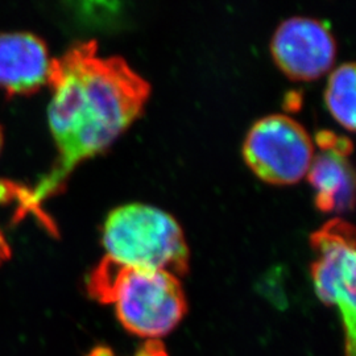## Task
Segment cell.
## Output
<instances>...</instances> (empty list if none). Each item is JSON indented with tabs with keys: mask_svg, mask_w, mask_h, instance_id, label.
<instances>
[{
	"mask_svg": "<svg viewBox=\"0 0 356 356\" xmlns=\"http://www.w3.org/2000/svg\"><path fill=\"white\" fill-rule=\"evenodd\" d=\"M49 126L58 156L29 191H16L19 211L40 216L79 163L103 152L141 114L151 86L123 57L98 54L95 41L76 42L51 60Z\"/></svg>",
	"mask_w": 356,
	"mask_h": 356,
	"instance_id": "cell-1",
	"label": "cell"
},
{
	"mask_svg": "<svg viewBox=\"0 0 356 356\" xmlns=\"http://www.w3.org/2000/svg\"><path fill=\"white\" fill-rule=\"evenodd\" d=\"M88 291L97 301L114 305L124 329L143 338L169 334L188 310L185 293L175 275L122 266L106 256L90 273Z\"/></svg>",
	"mask_w": 356,
	"mask_h": 356,
	"instance_id": "cell-2",
	"label": "cell"
},
{
	"mask_svg": "<svg viewBox=\"0 0 356 356\" xmlns=\"http://www.w3.org/2000/svg\"><path fill=\"white\" fill-rule=\"evenodd\" d=\"M106 257L127 267L182 276L189 269V248L177 220L151 204L114 209L103 226Z\"/></svg>",
	"mask_w": 356,
	"mask_h": 356,
	"instance_id": "cell-3",
	"label": "cell"
},
{
	"mask_svg": "<svg viewBox=\"0 0 356 356\" xmlns=\"http://www.w3.org/2000/svg\"><path fill=\"white\" fill-rule=\"evenodd\" d=\"M314 153L305 127L282 114L259 119L243 144L244 160L254 175L275 185H291L305 177Z\"/></svg>",
	"mask_w": 356,
	"mask_h": 356,
	"instance_id": "cell-4",
	"label": "cell"
},
{
	"mask_svg": "<svg viewBox=\"0 0 356 356\" xmlns=\"http://www.w3.org/2000/svg\"><path fill=\"white\" fill-rule=\"evenodd\" d=\"M317 259L312 266L314 288L322 302L338 306L346 325L354 335L355 323V229L341 218H335L310 236Z\"/></svg>",
	"mask_w": 356,
	"mask_h": 356,
	"instance_id": "cell-5",
	"label": "cell"
},
{
	"mask_svg": "<svg viewBox=\"0 0 356 356\" xmlns=\"http://www.w3.org/2000/svg\"><path fill=\"white\" fill-rule=\"evenodd\" d=\"M272 56L288 76L316 79L332 67L337 42L330 28L318 19L294 16L284 20L272 38Z\"/></svg>",
	"mask_w": 356,
	"mask_h": 356,
	"instance_id": "cell-6",
	"label": "cell"
},
{
	"mask_svg": "<svg viewBox=\"0 0 356 356\" xmlns=\"http://www.w3.org/2000/svg\"><path fill=\"white\" fill-rule=\"evenodd\" d=\"M317 143L321 151L314 153L306 175L316 191V204L326 213L348 211L354 204V172L348 161L353 144L329 131L319 132Z\"/></svg>",
	"mask_w": 356,
	"mask_h": 356,
	"instance_id": "cell-7",
	"label": "cell"
},
{
	"mask_svg": "<svg viewBox=\"0 0 356 356\" xmlns=\"http://www.w3.org/2000/svg\"><path fill=\"white\" fill-rule=\"evenodd\" d=\"M51 65L48 48L36 35H0V89L11 95L32 94L48 83Z\"/></svg>",
	"mask_w": 356,
	"mask_h": 356,
	"instance_id": "cell-8",
	"label": "cell"
},
{
	"mask_svg": "<svg viewBox=\"0 0 356 356\" xmlns=\"http://www.w3.org/2000/svg\"><path fill=\"white\" fill-rule=\"evenodd\" d=\"M355 65H339L331 72L325 102L334 119L346 129L355 127Z\"/></svg>",
	"mask_w": 356,
	"mask_h": 356,
	"instance_id": "cell-9",
	"label": "cell"
},
{
	"mask_svg": "<svg viewBox=\"0 0 356 356\" xmlns=\"http://www.w3.org/2000/svg\"><path fill=\"white\" fill-rule=\"evenodd\" d=\"M138 356H166L163 347L157 342H149L141 350Z\"/></svg>",
	"mask_w": 356,
	"mask_h": 356,
	"instance_id": "cell-10",
	"label": "cell"
},
{
	"mask_svg": "<svg viewBox=\"0 0 356 356\" xmlns=\"http://www.w3.org/2000/svg\"><path fill=\"white\" fill-rule=\"evenodd\" d=\"M11 256V248H10V244L7 242L6 236L3 235L1 229H0V266L7 261Z\"/></svg>",
	"mask_w": 356,
	"mask_h": 356,
	"instance_id": "cell-11",
	"label": "cell"
},
{
	"mask_svg": "<svg viewBox=\"0 0 356 356\" xmlns=\"http://www.w3.org/2000/svg\"><path fill=\"white\" fill-rule=\"evenodd\" d=\"M1 147H3V131L0 128V149H1Z\"/></svg>",
	"mask_w": 356,
	"mask_h": 356,
	"instance_id": "cell-12",
	"label": "cell"
}]
</instances>
